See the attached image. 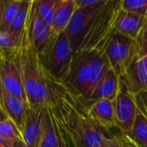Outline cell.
I'll list each match as a JSON object with an SVG mask.
<instances>
[{
    "mask_svg": "<svg viewBox=\"0 0 147 147\" xmlns=\"http://www.w3.org/2000/svg\"><path fill=\"white\" fill-rule=\"evenodd\" d=\"M135 49L137 56L140 58L147 56V21L135 39Z\"/></svg>",
    "mask_w": 147,
    "mask_h": 147,
    "instance_id": "4316f807",
    "label": "cell"
},
{
    "mask_svg": "<svg viewBox=\"0 0 147 147\" xmlns=\"http://www.w3.org/2000/svg\"><path fill=\"white\" fill-rule=\"evenodd\" d=\"M121 9L147 18V0H121Z\"/></svg>",
    "mask_w": 147,
    "mask_h": 147,
    "instance_id": "cb8c5ba5",
    "label": "cell"
},
{
    "mask_svg": "<svg viewBox=\"0 0 147 147\" xmlns=\"http://www.w3.org/2000/svg\"><path fill=\"white\" fill-rule=\"evenodd\" d=\"M44 109H28L24 127L22 132V141L25 147H37L40 134Z\"/></svg>",
    "mask_w": 147,
    "mask_h": 147,
    "instance_id": "9a60e30c",
    "label": "cell"
},
{
    "mask_svg": "<svg viewBox=\"0 0 147 147\" xmlns=\"http://www.w3.org/2000/svg\"><path fill=\"white\" fill-rule=\"evenodd\" d=\"M145 59H146V61L147 62V56H146V57H145Z\"/></svg>",
    "mask_w": 147,
    "mask_h": 147,
    "instance_id": "8d00e7d4",
    "label": "cell"
},
{
    "mask_svg": "<svg viewBox=\"0 0 147 147\" xmlns=\"http://www.w3.org/2000/svg\"><path fill=\"white\" fill-rule=\"evenodd\" d=\"M0 134L3 138L8 140L22 141V132L16 122L9 117L0 121Z\"/></svg>",
    "mask_w": 147,
    "mask_h": 147,
    "instance_id": "7402d4cb",
    "label": "cell"
},
{
    "mask_svg": "<svg viewBox=\"0 0 147 147\" xmlns=\"http://www.w3.org/2000/svg\"><path fill=\"white\" fill-rule=\"evenodd\" d=\"M102 147H123L120 139V134L113 135L111 137L105 135L102 140Z\"/></svg>",
    "mask_w": 147,
    "mask_h": 147,
    "instance_id": "83f0119b",
    "label": "cell"
},
{
    "mask_svg": "<svg viewBox=\"0 0 147 147\" xmlns=\"http://www.w3.org/2000/svg\"><path fill=\"white\" fill-rule=\"evenodd\" d=\"M7 118H8V115H6V113L3 110V109H2L1 106H0V121L5 120V119H7Z\"/></svg>",
    "mask_w": 147,
    "mask_h": 147,
    "instance_id": "836d02e7",
    "label": "cell"
},
{
    "mask_svg": "<svg viewBox=\"0 0 147 147\" xmlns=\"http://www.w3.org/2000/svg\"><path fill=\"white\" fill-rule=\"evenodd\" d=\"M59 110L77 147H102L104 134L90 118L81 97L60 81L57 102Z\"/></svg>",
    "mask_w": 147,
    "mask_h": 147,
    "instance_id": "7a4b0ae2",
    "label": "cell"
},
{
    "mask_svg": "<svg viewBox=\"0 0 147 147\" xmlns=\"http://www.w3.org/2000/svg\"><path fill=\"white\" fill-rule=\"evenodd\" d=\"M105 1L106 0H101L98 4L90 8H76L68 25L64 31L70 42L73 53L78 51L91 20Z\"/></svg>",
    "mask_w": 147,
    "mask_h": 147,
    "instance_id": "ba28073f",
    "label": "cell"
},
{
    "mask_svg": "<svg viewBox=\"0 0 147 147\" xmlns=\"http://www.w3.org/2000/svg\"><path fill=\"white\" fill-rule=\"evenodd\" d=\"M119 80L134 97L140 93L147 92V62L145 58L136 56Z\"/></svg>",
    "mask_w": 147,
    "mask_h": 147,
    "instance_id": "30bf717a",
    "label": "cell"
},
{
    "mask_svg": "<svg viewBox=\"0 0 147 147\" xmlns=\"http://www.w3.org/2000/svg\"><path fill=\"white\" fill-rule=\"evenodd\" d=\"M92 52L78 51L73 54L70 69L63 82L75 95L84 99L89 89L90 61Z\"/></svg>",
    "mask_w": 147,
    "mask_h": 147,
    "instance_id": "8992f818",
    "label": "cell"
},
{
    "mask_svg": "<svg viewBox=\"0 0 147 147\" xmlns=\"http://www.w3.org/2000/svg\"><path fill=\"white\" fill-rule=\"evenodd\" d=\"M115 119V127L121 134L128 133L135 121L138 106L135 97L130 95L120 83V90L113 102Z\"/></svg>",
    "mask_w": 147,
    "mask_h": 147,
    "instance_id": "9c48e42d",
    "label": "cell"
},
{
    "mask_svg": "<svg viewBox=\"0 0 147 147\" xmlns=\"http://www.w3.org/2000/svg\"><path fill=\"white\" fill-rule=\"evenodd\" d=\"M37 147H59L49 108L44 109L40 134Z\"/></svg>",
    "mask_w": 147,
    "mask_h": 147,
    "instance_id": "d6986e66",
    "label": "cell"
},
{
    "mask_svg": "<svg viewBox=\"0 0 147 147\" xmlns=\"http://www.w3.org/2000/svg\"><path fill=\"white\" fill-rule=\"evenodd\" d=\"M105 53L110 68L121 78L137 56L135 40L116 32L108 42Z\"/></svg>",
    "mask_w": 147,
    "mask_h": 147,
    "instance_id": "5b68a950",
    "label": "cell"
},
{
    "mask_svg": "<svg viewBox=\"0 0 147 147\" xmlns=\"http://www.w3.org/2000/svg\"><path fill=\"white\" fill-rule=\"evenodd\" d=\"M25 28L33 45L39 52L50 38L52 31L39 12L38 0H31Z\"/></svg>",
    "mask_w": 147,
    "mask_h": 147,
    "instance_id": "8fae6325",
    "label": "cell"
},
{
    "mask_svg": "<svg viewBox=\"0 0 147 147\" xmlns=\"http://www.w3.org/2000/svg\"><path fill=\"white\" fill-rule=\"evenodd\" d=\"M22 0H5V5L1 22L0 31L8 32L9 26L18 11Z\"/></svg>",
    "mask_w": 147,
    "mask_h": 147,
    "instance_id": "603a6c76",
    "label": "cell"
},
{
    "mask_svg": "<svg viewBox=\"0 0 147 147\" xmlns=\"http://www.w3.org/2000/svg\"><path fill=\"white\" fill-rule=\"evenodd\" d=\"M146 21V17L121 9L116 20V32L135 40Z\"/></svg>",
    "mask_w": 147,
    "mask_h": 147,
    "instance_id": "2e32d148",
    "label": "cell"
},
{
    "mask_svg": "<svg viewBox=\"0 0 147 147\" xmlns=\"http://www.w3.org/2000/svg\"><path fill=\"white\" fill-rule=\"evenodd\" d=\"M123 135L137 147H147V117L139 109L131 130Z\"/></svg>",
    "mask_w": 147,
    "mask_h": 147,
    "instance_id": "ffe728a7",
    "label": "cell"
},
{
    "mask_svg": "<svg viewBox=\"0 0 147 147\" xmlns=\"http://www.w3.org/2000/svg\"><path fill=\"white\" fill-rule=\"evenodd\" d=\"M138 109L147 117V92H142L135 96Z\"/></svg>",
    "mask_w": 147,
    "mask_h": 147,
    "instance_id": "f1b7e54d",
    "label": "cell"
},
{
    "mask_svg": "<svg viewBox=\"0 0 147 147\" xmlns=\"http://www.w3.org/2000/svg\"><path fill=\"white\" fill-rule=\"evenodd\" d=\"M22 37H17L9 32L0 31V49L15 50L21 44Z\"/></svg>",
    "mask_w": 147,
    "mask_h": 147,
    "instance_id": "484cf974",
    "label": "cell"
},
{
    "mask_svg": "<svg viewBox=\"0 0 147 147\" xmlns=\"http://www.w3.org/2000/svg\"><path fill=\"white\" fill-rule=\"evenodd\" d=\"M120 90V80L115 71L110 68L105 76L97 84L90 96L86 99L83 100L85 107L88 109L92 103L100 100L107 99L114 102L118 92Z\"/></svg>",
    "mask_w": 147,
    "mask_h": 147,
    "instance_id": "7c38bea8",
    "label": "cell"
},
{
    "mask_svg": "<svg viewBox=\"0 0 147 147\" xmlns=\"http://www.w3.org/2000/svg\"><path fill=\"white\" fill-rule=\"evenodd\" d=\"M13 147H25L24 146V144H23V141H16Z\"/></svg>",
    "mask_w": 147,
    "mask_h": 147,
    "instance_id": "e575fe53",
    "label": "cell"
},
{
    "mask_svg": "<svg viewBox=\"0 0 147 147\" xmlns=\"http://www.w3.org/2000/svg\"><path fill=\"white\" fill-rule=\"evenodd\" d=\"M110 69V65L109 60L106 56L105 51L101 52H92L91 59L90 61V82H89V89L86 96L83 99L86 100L97 84L101 81V79L105 76L108 71Z\"/></svg>",
    "mask_w": 147,
    "mask_h": 147,
    "instance_id": "e0dca14e",
    "label": "cell"
},
{
    "mask_svg": "<svg viewBox=\"0 0 147 147\" xmlns=\"http://www.w3.org/2000/svg\"><path fill=\"white\" fill-rule=\"evenodd\" d=\"M0 106L6 113L9 118L12 119L20 131L22 132L26 115L28 112V106H26L21 100L10 94L2 84L0 81Z\"/></svg>",
    "mask_w": 147,
    "mask_h": 147,
    "instance_id": "4fadbf2b",
    "label": "cell"
},
{
    "mask_svg": "<svg viewBox=\"0 0 147 147\" xmlns=\"http://www.w3.org/2000/svg\"><path fill=\"white\" fill-rule=\"evenodd\" d=\"M13 51L0 49V81L10 94L28 106L27 96L20 71L14 60Z\"/></svg>",
    "mask_w": 147,
    "mask_h": 147,
    "instance_id": "52a82bcc",
    "label": "cell"
},
{
    "mask_svg": "<svg viewBox=\"0 0 147 147\" xmlns=\"http://www.w3.org/2000/svg\"><path fill=\"white\" fill-rule=\"evenodd\" d=\"M100 2L101 0H75L76 8H78V9L90 8V7L98 4Z\"/></svg>",
    "mask_w": 147,
    "mask_h": 147,
    "instance_id": "f546056e",
    "label": "cell"
},
{
    "mask_svg": "<svg viewBox=\"0 0 147 147\" xmlns=\"http://www.w3.org/2000/svg\"><path fill=\"white\" fill-rule=\"evenodd\" d=\"M38 54L41 64L55 80L65 79L74 53L65 32L52 33Z\"/></svg>",
    "mask_w": 147,
    "mask_h": 147,
    "instance_id": "277c9868",
    "label": "cell"
},
{
    "mask_svg": "<svg viewBox=\"0 0 147 147\" xmlns=\"http://www.w3.org/2000/svg\"><path fill=\"white\" fill-rule=\"evenodd\" d=\"M120 139H121V141L122 146L129 147V145H128V142H127V138L125 137V135H123V134H121V133H120Z\"/></svg>",
    "mask_w": 147,
    "mask_h": 147,
    "instance_id": "d6a6232c",
    "label": "cell"
},
{
    "mask_svg": "<svg viewBox=\"0 0 147 147\" xmlns=\"http://www.w3.org/2000/svg\"><path fill=\"white\" fill-rule=\"evenodd\" d=\"M16 141L12 140H8L3 138L0 134V147H13Z\"/></svg>",
    "mask_w": 147,
    "mask_h": 147,
    "instance_id": "4dcf8cb0",
    "label": "cell"
},
{
    "mask_svg": "<svg viewBox=\"0 0 147 147\" xmlns=\"http://www.w3.org/2000/svg\"><path fill=\"white\" fill-rule=\"evenodd\" d=\"M56 3L57 0H38L39 12L43 20L47 22L48 26H50V28L53 22Z\"/></svg>",
    "mask_w": 147,
    "mask_h": 147,
    "instance_id": "d4e9b609",
    "label": "cell"
},
{
    "mask_svg": "<svg viewBox=\"0 0 147 147\" xmlns=\"http://www.w3.org/2000/svg\"><path fill=\"white\" fill-rule=\"evenodd\" d=\"M88 115L93 122L101 129H110L115 127L113 102L100 99L87 109Z\"/></svg>",
    "mask_w": 147,
    "mask_h": 147,
    "instance_id": "5bb4252c",
    "label": "cell"
},
{
    "mask_svg": "<svg viewBox=\"0 0 147 147\" xmlns=\"http://www.w3.org/2000/svg\"><path fill=\"white\" fill-rule=\"evenodd\" d=\"M125 137H126V136H125ZM126 138H127V137H126ZM127 142H128L129 147H137L136 146H135V145H134V144H133V143H132V142H131V141H130V140H129L127 138Z\"/></svg>",
    "mask_w": 147,
    "mask_h": 147,
    "instance_id": "d590c367",
    "label": "cell"
},
{
    "mask_svg": "<svg viewBox=\"0 0 147 147\" xmlns=\"http://www.w3.org/2000/svg\"><path fill=\"white\" fill-rule=\"evenodd\" d=\"M13 57L21 74L28 109L41 110L54 106L60 81L55 80L41 64L26 28L20 46L13 51Z\"/></svg>",
    "mask_w": 147,
    "mask_h": 147,
    "instance_id": "6da1fadb",
    "label": "cell"
},
{
    "mask_svg": "<svg viewBox=\"0 0 147 147\" xmlns=\"http://www.w3.org/2000/svg\"><path fill=\"white\" fill-rule=\"evenodd\" d=\"M121 9V0H106L91 20L78 51H105L110 38L116 33V20Z\"/></svg>",
    "mask_w": 147,
    "mask_h": 147,
    "instance_id": "3957f363",
    "label": "cell"
},
{
    "mask_svg": "<svg viewBox=\"0 0 147 147\" xmlns=\"http://www.w3.org/2000/svg\"><path fill=\"white\" fill-rule=\"evenodd\" d=\"M75 9V0H57L51 25L53 34H60L65 31Z\"/></svg>",
    "mask_w": 147,
    "mask_h": 147,
    "instance_id": "ac0fdd59",
    "label": "cell"
},
{
    "mask_svg": "<svg viewBox=\"0 0 147 147\" xmlns=\"http://www.w3.org/2000/svg\"><path fill=\"white\" fill-rule=\"evenodd\" d=\"M30 4H31V0H22L18 11L16 12L8 30L9 33L17 37H22L26 26L28 15L30 9Z\"/></svg>",
    "mask_w": 147,
    "mask_h": 147,
    "instance_id": "44dd1931",
    "label": "cell"
},
{
    "mask_svg": "<svg viewBox=\"0 0 147 147\" xmlns=\"http://www.w3.org/2000/svg\"><path fill=\"white\" fill-rule=\"evenodd\" d=\"M4 5H5V0H0V28H1V22H2V18H3Z\"/></svg>",
    "mask_w": 147,
    "mask_h": 147,
    "instance_id": "1f68e13d",
    "label": "cell"
}]
</instances>
